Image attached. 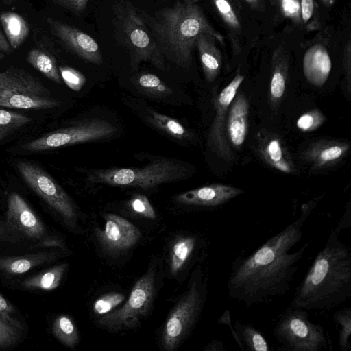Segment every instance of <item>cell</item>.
Wrapping results in <instances>:
<instances>
[{
  "label": "cell",
  "instance_id": "29",
  "mask_svg": "<svg viewBox=\"0 0 351 351\" xmlns=\"http://www.w3.org/2000/svg\"><path fill=\"white\" fill-rule=\"evenodd\" d=\"M349 149L345 143H326L312 149L309 156L317 167H322L339 160Z\"/></svg>",
  "mask_w": 351,
  "mask_h": 351
},
{
  "label": "cell",
  "instance_id": "19",
  "mask_svg": "<svg viewBox=\"0 0 351 351\" xmlns=\"http://www.w3.org/2000/svg\"><path fill=\"white\" fill-rule=\"evenodd\" d=\"M249 105L247 99L239 94L233 99L227 117V133L235 147L244 143L247 133Z\"/></svg>",
  "mask_w": 351,
  "mask_h": 351
},
{
  "label": "cell",
  "instance_id": "12",
  "mask_svg": "<svg viewBox=\"0 0 351 351\" xmlns=\"http://www.w3.org/2000/svg\"><path fill=\"white\" fill-rule=\"evenodd\" d=\"M17 169L26 184L64 221L73 224L77 218V208L66 191L46 171L25 161L17 162Z\"/></svg>",
  "mask_w": 351,
  "mask_h": 351
},
{
  "label": "cell",
  "instance_id": "33",
  "mask_svg": "<svg viewBox=\"0 0 351 351\" xmlns=\"http://www.w3.org/2000/svg\"><path fill=\"white\" fill-rule=\"evenodd\" d=\"M32 119L17 112L0 108V141L28 124Z\"/></svg>",
  "mask_w": 351,
  "mask_h": 351
},
{
  "label": "cell",
  "instance_id": "36",
  "mask_svg": "<svg viewBox=\"0 0 351 351\" xmlns=\"http://www.w3.org/2000/svg\"><path fill=\"white\" fill-rule=\"evenodd\" d=\"M58 69L62 79L70 89L74 91L82 89L86 82V77L82 73L66 66H60Z\"/></svg>",
  "mask_w": 351,
  "mask_h": 351
},
{
  "label": "cell",
  "instance_id": "25",
  "mask_svg": "<svg viewBox=\"0 0 351 351\" xmlns=\"http://www.w3.org/2000/svg\"><path fill=\"white\" fill-rule=\"evenodd\" d=\"M69 264L66 263L55 265L38 274L25 280L22 286L29 289L51 291L60 284Z\"/></svg>",
  "mask_w": 351,
  "mask_h": 351
},
{
  "label": "cell",
  "instance_id": "16",
  "mask_svg": "<svg viewBox=\"0 0 351 351\" xmlns=\"http://www.w3.org/2000/svg\"><path fill=\"white\" fill-rule=\"evenodd\" d=\"M244 80V76L238 73L221 90L217 99L216 117L210 132V141L223 156H229V151L223 136V123L228 107L236 97L237 92Z\"/></svg>",
  "mask_w": 351,
  "mask_h": 351
},
{
  "label": "cell",
  "instance_id": "45",
  "mask_svg": "<svg viewBox=\"0 0 351 351\" xmlns=\"http://www.w3.org/2000/svg\"><path fill=\"white\" fill-rule=\"evenodd\" d=\"M350 212L349 208L348 212L346 213V215H343L341 221L337 223V226L332 231L339 234L341 230L350 228Z\"/></svg>",
  "mask_w": 351,
  "mask_h": 351
},
{
  "label": "cell",
  "instance_id": "17",
  "mask_svg": "<svg viewBox=\"0 0 351 351\" xmlns=\"http://www.w3.org/2000/svg\"><path fill=\"white\" fill-rule=\"evenodd\" d=\"M332 64L326 47L315 44L308 48L303 58V71L306 79L315 86H322L327 80Z\"/></svg>",
  "mask_w": 351,
  "mask_h": 351
},
{
  "label": "cell",
  "instance_id": "21",
  "mask_svg": "<svg viewBox=\"0 0 351 351\" xmlns=\"http://www.w3.org/2000/svg\"><path fill=\"white\" fill-rule=\"evenodd\" d=\"M56 257L53 252H43L23 256H0V271L10 276L23 274L50 262Z\"/></svg>",
  "mask_w": 351,
  "mask_h": 351
},
{
  "label": "cell",
  "instance_id": "6",
  "mask_svg": "<svg viewBox=\"0 0 351 351\" xmlns=\"http://www.w3.org/2000/svg\"><path fill=\"white\" fill-rule=\"evenodd\" d=\"M60 104L38 78L25 70L11 66L0 71V107L47 110Z\"/></svg>",
  "mask_w": 351,
  "mask_h": 351
},
{
  "label": "cell",
  "instance_id": "18",
  "mask_svg": "<svg viewBox=\"0 0 351 351\" xmlns=\"http://www.w3.org/2000/svg\"><path fill=\"white\" fill-rule=\"evenodd\" d=\"M230 318V313L226 311L220 317L219 322L226 324L230 328L232 337L241 350H269L268 342L258 329L250 324L239 321L232 325Z\"/></svg>",
  "mask_w": 351,
  "mask_h": 351
},
{
  "label": "cell",
  "instance_id": "46",
  "mask_svg": "<svg viewBox=\"0 0 351 351\" xmlns=\"http://www.w3.org/2000/svg\"><path fill=\"white\" fill-rule=\"evenodd\" d=\"M225 346L223 342L219 340H214L210 342L205 348L204 350H212V351H224Z\"/></svg>",
  "mask_w": 351,
  "mask_h": 351
},
{
  "label": "cell",
  "instance_id": "31",
  "mask_svg": "<svg viewBox=\"0 0 351 351\" xmlns=\"http://www.w3.org/2000/svg\"><path fill=\"white\" fill-rule=\"evenodd\" d=\"M52 332L63 345L74 348L79 341V333L73 319L66 315H60L53 321Z\"/></svg>",
  "mask_w": 351,
  "mask_h": 351
},
{
  "label": "cell",
  "instance_id": "13",
  "mask_svg": "<svg viewBox=\"0 0 351 351\" xmlns=\"http://www.w3.org/2000/svg\"><path fill=\"white\" fill-rule=\"evenodd\" d=\"M53 34L72 52L91 63L100 65L103 58L97 43L85 32L62 21L47 19Z\"/></svg>",
  "mask_w": 351,
  "mask_h": 351
},
{
  "label": "cell",
  "instance_id": "40",
  "mask_svg": "<svg viewBox=\"0 0 351 351\" xmlns=\"http://www.w3.org/2000/svg\"><path fill=\"white\" fill-rule=\"evenodd\" d=\"M324 115L313 110L302 114L296 121L297 128L302 132H311L317 129L324 121Z\"/></svg>",
  "mask_w": 351,
  "mask_h": 351
},
{
  "label": "cell",
  "instance_id": "26",
  "mask_svg": "<svg viewBox=\"0 0 351 351\" xmlns=\"http://www.w3.org/2000/svg\"><path fill=\"white\" fill-rule=\"evenodd\" d=\"M287 71V58L282 48L276 49L273 56V71L270 82V96L278 102L283 96Z\"/></svg>",
  "mask_w": 351,
  "mask_h": 351
},
{
  "label": "cell",
  "instance_id": "24",
  "mask_svg": "<svg viewBox=\"0 0 351 351\" xmlns=\"http://www.w3.org/2000/svg\"><path fill=\"white\" fill-rule=\"evenodd\" d=\"M261 150L264 160L274 168L287 173L293 171L292 163L278 138L271 136L265 140Z\"/></svg>",
  "mask_w": 351,
  "mask_h": 351
},
{
  "label": "cell",
  "instance_id": "23",
  "mask_svg": "<svg viewBox=\"0 0 351 351\" xmlns=\"http://www.w3.org/2000/svg\"><path fill=\"white\" fill-rule=\"evenodd\" d=\"M0 21L12 48L17 49L29 35L28 23L22 16L13 12L2 13Z\"/></svg>",
  "mask_w": 351,
  "mask_h": 351
},
{
  "label": "cell",
  "instance_id": "44",
  "mask_svg": "<svg viewBox=\"0 0 351 351\" xmlns=\"http://www.w3.org/2000/svg\"><path fill=\"white\" fill-rule=\"evenodd\" d=\"M39 247H56L64 249L65 247L64 243L62 240L56 237H45V239L40 241L39 244L37 245Z\"/></svg>",
  "mask_w": 351,
  "mask_h": 351
},
{
  "label": "cell",
  "instance_id": "39",
  "mask_svg": "<svg viewBox=\"0 0 351 351\" xmlns=\"http://www.w3.org/2000/svg\"><path fill=\"white\" fill-rule=\"evenodd\" d=\"M315 12L316 3L314 0H301L302 24L308 30L312 31L319 28Z\"/></svg>",
  "mask_w": 351,
  "mask_h": 351
},
{
  "label": "cell",
  "instance_id": "32",
  "mask_svg": "<svg viewBox=\"0 0 351 351\" xmlns=\"http://www.w3.org/2000/svg\"><path fill=\"white\" fill-rule=\"evenodd\" d=\"M136 84L142 93L154 97H165L172 93V90L157 75L152 73L138 75Z\"/></svg>",
  "mask_w": 351,
  "mask_h": 351
},
{
  "label": "cell",
  "instance_id": "7",
  "mask_svg": "<svg viewBox=\"0 0 351 351\" xmlns=\"http://www.w3.org/2000/svg\"><path fill=\"white\" fill-rule=\"evenodd\" d=\"M274 336L282 350L319 351L330 346L324 326L309 319L308 311L291 305L280 315Z\"/></svg>",
  "mask_w": 351,
  "mask_h": 351
},
{
  "label": "cell",
  "instance_id": "42",
  "mask_svg": "<svg viewBox=\"0 0 351 351\" xmlns=\"http://www.w3.org/2000/svg\"><path fill=\"white\" fill-rule=\"evenodd\" d=\"M16 311L13 305L0 294V316L10 324L22 330L21 322L14 317Z\"/></svg>",
  "mask_w": 351,
  "mask_h": 351
},
{
  "label": "cell",
  "instance_id": "50",
  "mask_svg": "<svg viewBox=\"0 0 351 351\" xmlns=\"http://www.w3.org/2000/svg\"><path fill=\"white\" fill-rule=\"evenodd\" d=\"M184 1H186V2H191V3H197L198 1V0H184Z\"/></svg>",
  "mask_w": 351,
  "mask_h": 351
},
{
  "label": "cell",
  "instance_id": "11",
  "mask_svg": "<svg viewBox=\"0 0 351 351\" xmlns=\"http://www.w3.org/2000/svg\"><path fill=\"white\" fill-rule=\"evenodd\" d=\"M154 270L150 269L135 283L123 306L103 316L97 324L112 332L134 327L150 308L154 294Z\"/></svg>",
  "mask_w": 351,
  "mask_h": 351
},
{
  "label": "cell",
  "instance_id": "49",
  "mask_svg": "<svg viewBox=\"0 0 351 351\" xmlns=\"http://www.w3.org/2000/svg\"><path fill=\"white\" fill-rule=\"evenodd\" d=\"M326 6H331L334 4L335 0H322Z\"/></svg>",
  "mask_w": 351,
  "mask_h": 351
},
{
  "label": "cell",
  "instance_id": "5",
  "mask_svg": "<svg viewBox=\"0 0 351 351\" xmlns=\"http://www.w3.org/2000/svg\"><path fill=\"white\" fill-rule=\"evenodd\" d=\"M189 168L175 159L162 158L139 168L94 169L88 173V180L117 186H132L144 189L184 179Z\"/></svg>",
  "mask_w": 351,
  "mask_h": 351
},
{
  "label": "cell",
  "instance_id": "51",
  "mask_svg": "<svg viewBox=\"0 0 351 351\" xmlns=\"http://www.w3.org/2000/svg\"><path fill=\"white\" fill-rule=\"evenodd\" d=\"M4 57V55L0 52V59L3 58Z\"/></svg>",
  "mask_w": 351,
  "mask_h": 351
},
{
  "label": "cell",
  "instance_id": "30",
  "mask_svg": "<svg viewBox=\"0 0 351 351\" xmlns=\"http://www.w3.org/2000/svg\"><path fill=\"white\" fill-rule=\"evenodd\" d=\"M212 1L229 31L234 49L239 50L238 36L241 33V25L235 11L228 0Z\"/></svg>",
  "mask_w": 351,
  "mask_h": 351
},
{
  "label": "cell",
  "instance_id": "37",
  "mask_svg": "<svg viewBox=\"0 0 351 351\" xmlns=\"http://www.w3.org/2000/svg\"><path fill=\"white\" fill-rule=\"evenodd\" d=\"M130 208L135 213L148 219H155L156 212L147 197L141 194L133 195L128 202Z\"/></svg>",
  "mask_w": 351,
  "mask_h": 351
},
{
  "label": "cell",
  "instance_id": "38",
  "mask_svg": "<svg viewBox=\"0 0 351 351\" xmlns=\"http://www.w3.org/2000/svg\"><path fill=\"white\" fill-rule=\"evenodd\" d=\"M21 330L10 324L0 316V348H8L19 340Z\"/></svg>",
  "mask_w": 351,
  "mask_h": 351
},
{
  "label": "cell",
  "instance_id": "22",
  "mask_svg": "<svg viewBox=\"0 0 351 351\" xmlns=\"http://www.w3.org/2000/svg\"><path fill=\"white\" fill-rule=\"evenodd\" d=\"M196 235H184L177 238L170 250V271L172 276L179 272L196 252L199 243Z\"/></svg>",
  "mask_w": 351,
  "mask_h": 351
},
{
  "label": "cell",
  "instance_id": "3",
  "mask_svg": "<svg viewBox=\"0 0 351 351\" xmlns=\"http://www.w3.org/2000/svg\"><path fill=\"white\" fill-rule=\"evenodd\" d=\"M138 12L164 58L178 67L191 66L192 51L200 34L208 33L223 42V36L211 26L197 3L176 0L172 7L153 14Z\"/></svg>",
  "mask_w": 351,
  "mask_h": 351
},
{
  "label": "cell",
  "instance_id": "35",
  "mask_svg": "<svg viewBox=\"0 0 351 351\" xmlns=\"http://www.w3.org/2000/svg\"><path fill=\"white\" fill-rule=\"evenodd\" d=\"M125 299V295L117 292H110L97 298L93 306L95 313L103 315L109 313Z\"/></svg>",
  "mask_w": 351,
  "mask_h": 351
},
{
  "label": "cell",
  "instance_id": "1",
  "mask_svg": "<svg viewBox=\"0 0 351 351\" xmlns=\"http://www.w3.org/2000/svg\"><path fill=\"white\" fill-rule=\"evenodd\" d=\"M315 207L302 206L300 215L249 254L241 252L232 262L227 281L230 298L247 307L270 302L287 294L309 244L295 247L303 226Z\"/></svg>",
  "mask_w": 351,
  "mask_h": 351
},
{
  "label": "cell",
  "instance_id": "28",
  "mask_svg": "<svg viewBox=\"0 0 351 351\" xmlns=\"http://www.w3.org/2000/svg\"><path fill=\"white\" fill-rule=\"evenodd\" d=\"M27 60L35 69L38 70L50 80L61 84L62 77L57 66L56 59L50 54L39 49H32Z\"/></svg>",
  "mask_w": 351,
  "mask_h": 351
},
{
  "label": "cell",
  "instance_id": "8",
  "mask_svg": "<svg viewBox=\"0 0 351 351\" xmlns=\"http://www.w3.org/2000/svg\"><path fill=\"white\" fill-rule=\"evenodd\" d=\"M207 287L199 266L190 286L169 314L164 326L162 343L167 351L175 350L196 323L206 302Z\"/></svg>",
  "mask_w": 351,
  "mask_h": 351
},
{
  "label": "cell",
  "instance_id": "14",
  "mask_svg": "<svg viewBox=\"0 0 351 351\" xmlns=\"http://www.w3.org/2000/svg\"><path fill=\"white\" fill-rule=\"evenodd\" d=\"M103 230H96L97 237L103 247L110 252L125 251L134 246L141 237L137 227L126 219L108 213L105 215Z\"/></svg>",
  "mask_w": 351,
  "mask_h": 351
},
{
  "label": "cell",
  "instance_id": "10",
  "mask_svg": "<svg viewBox=\"0 0 351 351\" xmlns=\"http://www.w3.org/2000/svg\"><path fill=\"white\" fill-rule=\"evenodd\" d=\"M46 233L44 224L25 200L18 193H11L5 215L0 219V242L41 241Z\"/></svg>",
  "mask_w": 351,
  "mask_h": 351
},
{
  "label": "cell",
  "instance_id": "27",
  "mask_svg": "<svg viewBox=\"0 0 351 351\" xmlns=\"http://www.w3.org/2000/svg\"><path fill=\"white\" fill-rule=\"evenodd\" d=\"M146 119L154 128L177 139H187L191 132L178 121L150 108L147 110Z\"/></svg>",
  "mask_w": 351,
  "mask_h": 351
},
{
  "label": "cell",
  "instance_id": "20",
  "mask_svg": "<svg viewBox=\"0 0 351 351\" xmlns=\"http://www.w3.org/2000/svg\"><path fill=\"white\" fill-rule=\"evenodd\" d=\"M216 41H218L217 38L208 33L200 34L195 41L203 72L209 82L217 77L221 66V54L216 45Z\"/></svg>",
  "mask_w": 351,
  "mask_h": 351
},
{
  "label": "cell",
  "instance_id": "15",
  "mask_svg": "<svg viewBox=\"0 0 351 351\" xmlns=\"http://www.w3.org/2000/svg\"><path fill=\"white\" fill-rule=\"evenodd\" d=\"M244 193L239 188L214 184L180 193L176 197V200L186 205L216 207Z\"/></svg>",
  "mask_w": 351,
  "mask_h": 351
},
{
  "label": "cell",
  "instance_id": "9",
  "mask_svg": "<svg viewBox=\"0 0 351 351\" xmlns=\"http://www.w3.org/2000/svg\"><path fill=\"white\" fill-rule=\"evenodd\" d=\"M117 132L112 123L101 119L84 120L59 128L23 145L29 152H40L82 143L107 139Z\"/></svg>",
  "mask_w": 351,
  "mask_h": 351
},
{
  "label": "cell",
  "instance_id": "34",
  "mask_svg": "<svg viewBox=\"0 0 351 351\" xmlns=\"http://www.w3.org/2000/svg\"><path fill=\"white\" fill-rule=\"evenodd\" d=\"M333 319L339 326V346L341 351L351 349V307L341 308L334 313Z\"/></svg>",
  "mask_w": 351,
  "mask_h": 351
},
{
  "label": "cell",
  "instance_id": "47",
  "mask_svg": "<svg viewBox=\"0 0 351 351\" xmlns=\"http://www.w3.org/2000/svg\"><path fill=\"white\" fill-rule=\"evenodd\" d=\"M12 48L10 45L8 40L3 34L0 32V51L4 52H10Z\"/></svg>",
  "mask_w": 351,
  "mask_h": 351
},
{
  "label": "cell",
  "instance_id": "48",
  "mask_svg": "<svg viewBox=\"0 0 351 351\" xmlns=\"http://www.w3.org/2000/svg\"><path fill=\"white\" fill-rule=\"evenodd\" d=\"M252 8L255 10L262 9L261 0H245Z\"/></svg>",
  "mask_w": 351,
  "mask_h": 351
},
{
  "label": "cell",
  "instance_id": "43",
  "mask_svg": "<svg viewBox=\"0 0 351 351\" xmlns=\"http://www.w3.org/2000/svg\"><path fill=\"white\" fill-rule=\"evenodd\" d=\"M88 0H54V2L63 8L71 10L77 14L84 12Z\"/></svg>",
  "mask_w": 351,
  "mask_h": 351
},
{
  "label": "cell",
  "instance_id": "4",
  "mask_svg": "<svg viewBox=\"0 0 351 351\" xmlns=\"http://www.w3.org/2000/svg\"><path fill=\"white\" fill-rule=\"evenodd\" d=\"M112 16L114 36L128 50L132 70H136L142 62L165 70V58L138 10L128 0H119L112 5Z\"/></svg>",
  "mask_w": 351,
  "mask_h": 351
},
{
  "label": "cell",
  "instance_id": "41",
  "mask_svg": "<svg viewBox=\"0 0 351 351\" xmlns=\"http://www.w3.org/2000/svg\"><path fill=\"white\" fill-rule=\"evenodd\" d=\"M278 4L284 16L296 25H302L301 0H278Z\"/></svg>",
  "mask_w": 351,
  "mask_h": 351
},
{
  "label": "cell",
  "instance_id": "2",
  "mask_svg": "<svg viewBox=\"0 0 351 351\" xmlns=\"http://www.w3.org/2000/svg\"><path fill=\"white\" fill-rule=\"evenodd\" d=\"M331 232L308 272L295 289L290 305L307 311L331 310L351 295V254Z\"/></svg>",
  "mask_w": 351,
  "mask_h": 351
}]
</instances>
